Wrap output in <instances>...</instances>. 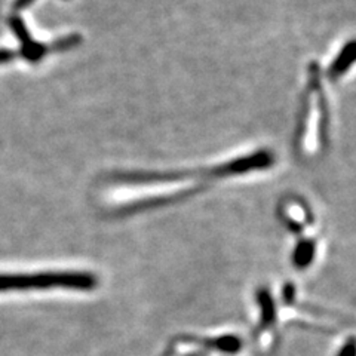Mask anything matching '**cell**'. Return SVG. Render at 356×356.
Returning <instances> with one entry per match:
<instances>
[{
  "label": "cell",
  "instance_id": "8992f818",
  "mask_svg": "<svg viewBox=\"0 0 356 356\" xmlns=\"http://www.w3.org/2000/svg\"><path fill=\"white\" fill-rule=\"evenodd\" d=\"M315 257V242L314 241H302L293 254V263L297 269H306L310 266Z\"/></svg>",
  "mask_w": 356,
  "mask_h": 356
},
{
  "label": "cell",
  "instance_id": "3957f363",
  "mask_svg": "<svg viewBox=\"0 0 356 356\" xmlns=\"http://www.w3.org/2000/svg\"><path fill=\"white\" fill-rule=\"evenodd\" d=\"M275 162V156L269 150L255 152L251 156H243L239 159H233L227 163H221L216 166L217 178H226L230 175L247 174L257 170H266Z\"/></svg>",
  "mask_w": 356,
  "mask_h": 356
},
{
  "label": "cell",
  "instance_id": "8fae6325",
  "mask_svg": "<svg viewBox=\"0 0 356 356\" xmlns=\"http://www.w3.org/2000/svg\"><path fill=\"white\" fill-rule=\"evenodd\" d=\"M33 2H35V0H17V2H15V9H24V8H27Z\"/></svg>",
  "mask_w": 356,
  "mask_h": 356
},
{
  "label": "cell",
  "instance_id": "7a4b0ae2",
  "mask_svg": "<svg viewBox=\"0 0 356 356\" xmlns=\"http://www.w3.org/2000/svg\"><path fill=\"white\" fill-rule=\"evenodd\" d=\"M10 27L15 31V35L18 36V39L21 40L22 44V55L30 61H38L40 60L44 54H48L51 51V48H54L55 51L58 49H67V48H72L74 43L79 42L81 39L77 36H70L67 39H63L61 42H57L52 47H47V44H40L38 42L33 40L29 35V31L26 29V26L22 24V21L19 19H13L10 21Z\"/></svg>",
  "mask_w": 356,
  "mask_h": 356
},
{
  "label": "cell",
  "instance_id": "6da1fadb",
  "mask_svg": "<svg viewBox=\"0 0 356 356\" xmlns=\"http://www.w3.org/2000/svg\"><path fill=\"white\" fill-rule=\"evenodd\" d=\"M98 280L88 272H43L33 275H0V293L30 291V289H76L91 291Z\"/></svg>",
  "mask_w": 356,
  "mask_h": 356
},
{
  "label": "cell",
  "instance_id": "277c9868",
  "mask_svg": "<svg viewBox=\"0 0 356 356\" xmlns=\"http://www.w3.org/2000/svg\"><path fill=\"white\" fill-rule=\"evenodd\" d=\"M353 60H355V43L349 42L337 55L336 61L330 65L328 69L330 79H337V77H340L343 73H346V70L352 65Z\"/></svg>",
  "mask_w": 356,
  "mask_h": 356
},
{
  "label": "cell",
  "instance_id": "9c48e42d",
  "mask_svg": "<svg viewBox=\"0 0 356 356\" xmlns=\"http://www.w3.org/2000/svg\"><path fill=\"white\" fill-rule=\"evenodd\" d=\"M337 356H355V340L349 339V341L344 344Z\"/></svg>",
  "mask_w": 356,
  "mask_h": 356
},
{
  "label": "cell",
  "instance_id": "5b68a950",
  "mask_svg": "<svg viewBox=\"0 0 356 356\" xmlns=\"http://www.w3.org/2000/svg\"><path fill=\"white\" fill-rule=\"evenodd\" d=\"M257 303L260 305L261 309V325L263 327H269L275 322L276 316V309H275V302L273 297L269 293V289L261 288L257 293Z\"/></svg>",
  "mask_w": 356,
  "mask_h": 356
},
{
  "label": "cell",
  "instance_id": "30bf717a",
  "mask_svg": "<svg viewBox=\"0 0 356 356\" xmlns=\"http://www.w3.org/2000/svg\"><path fill=\"white\" fill-rule=\"evenodd\" d=\"M14 57H17V54L14 51L0 49V63H8V61L13 60Z\"/></svg>",
  "mask_w": 356,
  "mask_h": 356
},
{
  "label": "cell",
  "instance_id": "52a82bcc",
  "mask_svg": "<svg viewBox=\"0 0 356 356\" xmlns=\"http://www.w3.org/2000/svg\"><path fill=\"white\" fill-rule=\"evenodd\" d=\"M214 343V346L222 352H227V353H235L241 349V340L233 337V336H227V337H221Z\"/></svg>",
  "mask_w": 356,
  "mask_h": 356
},
{
  "label": "cell",
  "instance_id": "ba28073f",
  "mask_svg": "<svg viewBox=\"0 0 356 356\" xmlns=\"http://www.w3.org/2000/svg\"><path fill=\"white\" fill-rule=\"evenodd\" d=\"M296 297V286L293 284H286L282 289V300L286 305H291Z\"/></svg>",
  "mask_w": 356,
  "mask_h": 356
}]
</instances>
